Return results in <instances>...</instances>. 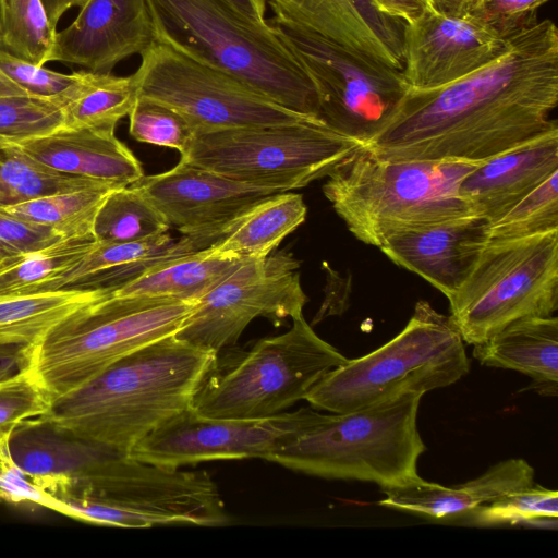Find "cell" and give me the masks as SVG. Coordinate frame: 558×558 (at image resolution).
Listing matches in <instances>:
<instances>
[{
	"label": "cell",
	"instance_id": "obj_32",
	"mask_svg": "<svg viewBox=\"0 0 558 558\" xmlns=\"http://www.w3.org/2000/svg\"><path fill=\"white\" fill-rule=\"evenodd\" d=\"M99 183L108 182L54 171L27 154L17 143L0 138V209Z\"/></svg>",
	"mask_w": 558,
	"mask_h": 558
},
{
	"label": "cell",
	"instance_id": "obj_20",
	"mask_svg": "<svg viewBox=\"0 0 558 558\" xmlns=\"http://www.w3.org/2000/svg\"><path fill=\"white\" fill-rule=\"evenodd\" d=\"M490 222L478 215L403 230L389 235L379 250L449 299L464 282L489 240Z\"/></svg>",
	"mask_w": 558,
	"mask_h": 558
},
{
	"label": "cell",
	"instance_id": "obj_3",
	"mask_svg": "<svg viewBox=\"0 0 558 558\" xmlns=\"http://www.w3.org/2000/svg\"><path fill=\"white\" fill-rule=\"evenodd\" d=\"M49 509L76 520L143 529L229 522L225 504L205 471H183L105 448L78 473L41 485Z\"/></svg>",
	"mask_w": 558,
	"mask_h": 558
},
{
	"label": "cell",
	"instance_id": "obj_46",
	"mask_svg": "<svg viewBox=\"0 0 558 558\" xmlns=\"http://www.w3.org/2000/svg\"><path fill=\"white\" fill-rule=\"evenodd\" d=\"M377 7L384 12L398 17L404 22L417 19L425 11L429 10L427 0H374Z\"/></svg>",
	"mask_w": 558,
	"mask_h": 558
},
{
	"label": "cell",
	"instance_id": "obj_34",
	"mask_svg": "<svg viewBox=\"0 0 558 558\" xmlns=\"http://www.w3.org/2000/svg\"><path fill=\"white\" fill-rule=\"evenodd\" d=\"M156 207L133 184L112 190L97 211L93 234L97 243H131L169 231Z\"/></svg>",
	"mask_w": 558,
	"mask_h": 558
},
{
	"label": "cell",
	"instance_id": "obj_45",
	"mask_svg": "<svg viewBox=\"0 0 558 558\" xmlns=\"http://www.w3.org/2000/svg\"><path fill=\"white\" fill-rule=\"evenodd\" d=\"M31 348L27 345L0 344V380L28 367Z\"/></svg>",
	"mask_w": 558,
	"mask_h": 558
},
{
	"label": "cell",
	"instance_id": "obj_18",
	"mask_svg": "<svg viewBox=\"0 0 558 558\" xmlns=\"http://www.w3.org/2000/svg\"><path fill=\"white\" fill-rule=\"evenodd\" d=\"M76 19L56 33L50 61L110 73L156 41L146 0H85Z\"/></svg>",
	"mask_w": 558,
	"mask_h": 558
},
{
	"label": "cell",
	"instance_id": "obj_40",
	"mask_svg": "<svg viewBox=\"0 0 558 558\" xmlns=\"http://www.w3.org/2000/svg\"><path fill=\"white\" fill-rule=\"evenodd\" d=\"M52 399L28 367L0 380V436L9 438L23 424L44 418Z\"/></svg>",
	"mask_w": 558,
	"mask_h": 558
},
{
	"label": "cell",
	"instance_id": "obj_26",
	"mask_svg": "<svg viewBox=\"0 0 558 558\" xmlns=\"http://www.w3.org/2000/svg\"><path fill=\"white\" fill-rule=\"evenodd\" d=\"M9 448L16 468L37 487L78 473L107 447L63 433L40 418L16 428Z\"/></svg>",
	"mask_w": 558,
	"mask_h": 558
},
{
	"label": "cell",
	"instance_id": "obj_23",
	"mask_svg": "<svg viewBox=\"0 0 558 558\" xmlns=\"http://www.w3.org/2000/svg\"><path fill=\"white\" fill-rule=\"evenodd\" d=\"M534 484V469L523 459H507L463 484L442 486L421 481L381 488L378 505L435 520L466 515L473 509Z\"/></svg>",
	"mask_w": 558,
	"mask_h": 558
},
{
	"label": "cell",
	"instance_id": "obj_6",
	"mask_svg": "<svg viewBox=\"0 0 558 558\" xmlns=\"http://www.w3.org/2000/svg\"><path fill=\"white\" fill-rule=\"evenodd\" d=\"M421 393L347 413L317 412L312 424L265 460L329 480L399 487L422 480L417 462L426 450L417 428Z\"/></svg>",
	"mask_w": 558,
	"mask_h": 558
},
{
	"label": "cell",
	"instance_id": "obj_15",
	"mask_svg": "<svg viewBox=\"0 0 558 558\" xmlns=\"http://www.w3.org/2000/svg\"><path fill=\"white\" fill-rule=\"evenodd\" d=\"M317 412L302 408L264 418H228L204 416L190 407L147 435L129 454L174 469L213 460H265L303 433Z\"/></svg>",
	"mask_w": 558,
	"mask_h": 558
},
{
	"label": "cell",
	"instance_id": "obj_27",
	"mask_svg": "<svg viewBox=\"0 0 558 558\" xmlns=\"http://www.w3.org/2000/svg\"><path fill=\"white\" fill-rule=\"evenodd\" d=\"M244 260L218 254L208 246L160 260L110 291L116 296L148 295L197 302Z\"/></svg>",
	"mask_w": 558,
	"mask_h": 558
},
{
	"label": "cell",
	"instance_id": "obj_44",
	"mask_svg": "<svg viewBox=\"0 0 558 558\" xmlns=\"http://www.w3.org/2000/svg\"><path fill=\"white\" fill-rule=\"evenodd\" d=\"M9 438L0 436V504H34L48 508V499L14 464Z\"/></svg>",
	"mask_w": 558,
	"mask_h": 558
},
{
	"label": "cell",
	"instance_id": "obj_21",
	"mask_svg": "<svg viewBox=\"0 0 558 558\" xmlns=\"http://www.w3.org/2000/svg\"><path fill=\"white\" fill-rule=\"evenodd\" d=\"M558 170V129L478 163L459 184L475 215L493 222Z\"/></svg>",
	"mask_w": 558,
	"mask_h": 558
},
{
	"label": "cell",
	"instance_id": "obj_22",
	"mask_svg": "<svg viewBox=\"0 0 558 558\" xmlns=\"http://www.w3.org/2000/svg\"><path fill=\"white\" fill-rule=\"evenodd\" d=\"M19 145L54 171L85 179L130 185L144 177L133 153L114 135V130L66 128Z\"/></svg>",
	"mask_w": 558,
	"mask_h": 558
},
{
	"label": "cell",
	"instance_id": "obj_36",
	"mask_svg": "<svg viewBox=\"0 0 558 558\" xmlns=\"http://www.w3.org/2000/svg\"><path fill=\"white\" fill-rule=\"evenodd\" d=\"M469 521L481 526L515 524H555L558 518V493L531 485L469 512Z\"/></svg>",
	"mask_w": 558,
	"mask_h": 558
},
{
	"label": "cell",
	"instance_id": "obj_41",
	"mask_svg": "<svg viewBox=\"0 0 558 558\" xmlns=\"http://www.w3.org/2000/svg\"><path fill=\"white\" fill-rule=\"evenodd\" d=\"M0 72L24 93L54 97L75 81V72L63 74L22 59L0 48Z\"/></svg>",
	"mask_w": 558,
	"mask_h": 558
},
{
	"label": "cell",
	"instance_id": "obj_33",
	"mask_svg": "<svg viewBox=\"0 0 558 558\" xmlns=\"http://www.w3.org/2000/svg\"><path fill=\"white\" fill-rule=\"evenodd\" d=\"M121 185L99 183L80 190L51 194L0 210L47 226L63 239L93 234L98 209L107 195Z\"/></svg>",
	"mask_w": 558,
	"mask_h": 558
},
{
	"label": "cell",
	"instance_id": "obj_8",
	"mask_svg": "<svg viewBox=\"0 0 558 558\" xmlns=\"http://www.w3.org/2000/svg\"><path fill=\"white\" fill-rule=\"evenodd\" d=\"M469 372L464 341L450 316L418 301L395 338L329 371L304 400L316 410L347 413L450 386Z\"/></svg>",
	"mask_w": 558,
	"mask_h": 558
},
{
	"label": "cell",
	"instance_id": "obj_24",
	"mask_svg": "<svg viewBox=\"0 0 558 558\" xmlns=\"http://www.w3.org/2000/svg\"><path fill=\"white\" fill-rule=\"evenodd\" d=\"M482 365L517 371L529 376L541 393L557 395L558 318L526 317L474 344Z\"/></svg>",
	"mask_w": 558,
	"mask_h": 558
},
{
	"label": "cell",
	"instance_id": "obj_29",
	"mask_svg": "<svg viewBox=\"0 0 558 558\" xmlns=\"http://www.w3.org/2000/svg\"><path fill=\"white\" fill-rule=\"evenodd\" d=\"M75 75L69 87L52 97L62 109L63 126L114 130L136 101L134 75L92 71H78Z\"/></svg>",
	"mask_w": 558,
	"mask_h": 558
},
{
	"label": "cell",
	"instance_id": "obj_14",
	"mask_svg": "<svg viewBox=\"0 0 558 558\" xmlns=\"http://www.w3.org/2000/svg\"><path fill=\"white\" fill-rule=\"evenodd\" d=\"M300 260L288 251L244 260L199 299L174 333L193 347L220 352L232 347L257 317L275 325L303 314L307 301L301 286Z\"/></svg>",
	"mask_w": 558,
	"mask_h": 558
},
{
	"label": "cell",
	"instance_id": "obj_38",
	"mask_svg": "<svg viewBox=\"0 0 558 558\" xmlns=\"http://www.w3.org/2000/svg\"><path fill=\"white\" fill-rule=\"evenodd\" d=\"M61 107L51 97L29 94L0 96V138L22 143L63 126Z\"/></svg>",
	"mask_w": 558,
	"mask_h": 558
},
{
	"label": "cell",
	"instance_id": "obj_49",
	"mask_svg": "<svg viewBox=\"0 0 558 558\" xmlns=\"http://www.w3.org/2000/svg\"><path fill=\"white\" fill-rule=\"evenodd\" d=\"M85 0H41L50 23L56 27L58 21L72 7H81Z\"/></svg>",
	"mask_w": 558,
	"mask_h": 558
},
{
	"label": "cell",
	"instance_id": "obj_35",
	"mask_svg": "<svg viewBox=\"0 0 558 558\" xmlns=\"http://www.w3.org/2000/svg\"><path fill=\"white\" fill-rule=\"evenodd\" d=\"M56 33L41 0H0V48L45 65L50 61Z\"/></svg>",
	"mask_w": 558,
	"mask_h": 558
},
{
	"label": "cell",
	"instance_id": "obj_19",
	"mask_svg": "<svg viewBox=\"0 0 558 558\" xmlns=\"http://www.w3.org/2000/svg\"><path fill=\"white\" fill-rule=\"evenodd\" d=\"M274 20L403 69L404 21L374 0H268Z\"/></svg>",
	"mask_w": 558,
	"mask_h": 558
},
{
	"label": "cell",
	"instance_id": "obj_5",
	"mask_svg": "<svg viewBox=\"0 0 558 558\" xmlns=\"http://www.w3.org/2000/svg\"><path fill=\"white\" fill-rule=\"evenodd\" d=\"M477 165L384 159L362 147L326 177L323 192L357 240L379 247L393 233L474 214L459 184Z\"/></svg>",
	"mask_w": 558,
	"mask_h": 558
},
{
	"label": "cell",
	"instance_id": "obj_37",
	"mask_svg": "<svg viewBox=\"0 0 558 558\" xmlns=\"http://www.w3.org/2000/svg\"><path fill=\"white\" fill-rule=\"evenodd\" d=\"M558 230V170L490 222L489 239H512Z\"/></svg>",
	"mask_w": 558,
	"mask_h": 558
},
{
	"label": "cell",
	"instance_id": "obj_28",
	"mask_svg": "<svg viewBox=\"0 0 558 558\" xmlns=\"http://www.w3.org/2000/svg\"><path fill=\"white\" fill-rule=\"evenodd\" d=\"M306 213L301 194H272L239 217L209 246L218 254L239 259L264 258L304 222Z\"/></svg>",
	"mask_w": 558,
	"mask_h": 558
},
{
	"label": "cell",
	"instance_id": "obj_7",
	"mask_svg": "<svg viewBox=\"0 0 558 558\" xmlns=\"http://www.w3.org/2000/svg\"><path fill=\"white\" fill-rule=\"evenodd\" d=\"M195 304L109 291L69 314L33 345L28 368L53 403L122 356L174 335Z\"/></svg>",
	"mask_w": 558,
	"mask_h": 558
},
{
	"label": "cell",
	"instance_id": "obj_17",
	"mask_svg": "<svg viewBox=\"0 0 558 558\" xmlns=\"http://www.w3.org/2000/svg\"><path fill=\"white\" fill-rule=\"evenodd\" d=\"M504 38L470 15L448 16L429 9L403 27L402 75L411 88L456 82L497 59Z\"/></svg>",
	"mask_w": 558,
	"mask_h": 558
},
{
	"label": "cell",
	"instance_id": "obj_43",
	"mask_svg": "<svg viewBox=\"0 0 558 558\" xmlns=\"http://www.w3.org/2000/svg\"><path fill=\"white\" fill-rule=\"evenodd\" d=\"M63 238L47 226L0 210V243L19 255L45 248Z\"/></svg>",
	"mask_w": 558,
	"mask_h": 558
},
{
	"label": "cell",
	"instance_id": "obj_12",
	"mask_svg": "<svg viewBox=\"0 0 558 558\" xmlns=\"http://www.w3.org/2000/svg\"><path fill=\"white\" fill-rule=\"evenodd\" d=\"M310 75L319 119L368 145L387 125L409 85L402 72L365 53L302 28L270 20Z\"/></svg>",
	"mask_w": 558,
	"mask_h": 558
},
{
	"label": "cell",
	"instance_id": "obj_16",
	"mask_svg": "<svg viewBox=\"0 0 558 558\" xmlns=\"http://www.w3.org/2000/svg\"><path fill=\"white\" fill-rule=\"evenodd\" d=\"M170 228L201 250L219 240L250 208L278 192L243 183L180 160L172 169L132 183Z\"/></svg>",
	"mask_w": 558,
	"mask_h": 558
},
{
	"label": "cell",
	"instance_id": "obj_4",
	"mask_svg": "<svg viewBox=\"0 0 558 558\" xmlns=\"http://www.w3.org/2000/svg\"><path fill=\"white\" fill-rule=\"evenodd\" d=\"M146 3L157 40L236 77L284 108L319 118L310 75L270 21L251 20L226 0Z\"/></svg>",
	"mask_w": 558,
	"mask_h": 558
},
{
	"label": "cell",
	"instance_id": "obj_47",
	"mask_svg": "<svg viewBox=\"0 0 558 558\" xmlns=\"http://www.w3.org/2000/svg\"><path fill=\"white\" fill-rule=\"evenodd\" d=\"M435 12L448 16H465L471 11L476 0H427Z\"/></svg>",
	"mask_w": 558,
	"mask_h": 558
},
{
	"label": "cell",
	"instance_id": "obj_13",
	"mask_svg": "<svg viewBox=\"0 0 558 558\" xmlns=\"http://www.w3.org/2000/svg\"><path fill=\"white\" fill-rule=\"evenodd\" d=\"M141 59L133 74L137 96L175 109L190 120L196 132L283 124L310 118L160 40L156 39Z\"/></svg>",
	"mask_w": 558,
	"mask_h": 558
},
{
	"label": "cell",
	"instance_id": "obj_2",
	"mask_svg": "<svg viewBox=\"0 0 558 558\" xmlns=\"http://www.w3.org/2000/svg\"><path fill=\"white\" fill-rule=\"evenodd\" d=\"M217 353L170 335L122 356L53 401L54 428L130 453L147 435L189 409Z\"/></svg>",
	"mask_w": 558,
	"mask_h": 558
},
{
	"label": "cell",
	"instance_id": "obj_48",
	"mask_svg": "<svg viewBox=\"0 0 558 558\" xmlns=\"http://www.w3.org/2000/svg\"><path fill=\"white\" fill-rule=\"evenodd\" d=\"M235 10L251 20L265 21L266 0H226Z\"/></svg>",
	"mask_w": 558,
	"mask_h": 558
},
{
	"label": "cell",
	"instance_id": "obj_10",
	"mask_svg": "<svg viewBox=\"0 0 558 558\" xmlns=\"http://www.w3.org/2000/svg\"><path fill=\"white\" fill-rule=\"evenodd\" d=\"M362 147L319 118L310 117L283 124L196 132L180 160L282 193L327 177Z\"/></svg>",
	"mask_w": 558,
	"mask_h": 558
},
{
	"label": "cell",
	"instance_id": "obj_39",
	"mask_svg": "<svg viewBox=\"0 0 558 558\" xmlns=\"http://www.w3.org/2000/svg\"><path fill=\"white\" fill-rule=\"evenodd\" d=\"M129 116L131 136L143 143L177 149L183 156L196 134L182 113L159 101L136 98Z\"/></svg>",
	"mask_w": 558,
	"mask_h": 558
},
{
	"label": "cell",
	"instance_id": "obj_51",
	"mask_svg": "<svg viewBox=\"0 0 558 558\" xmlns=\"http://www.w3.org/2000/svg\"><path fill=\"white\" fill-rule=\"evenodd\" d=\"M11 94H26L0 72V96Z\"/></svg>",
	"mask_w": 558,
	"mask_h": 558
},
{
	"label": "cell",
	"instance_id": "obj_42",
	"mask_svg": "<svg viewBox=\"0 0 558 558\" xmlns=\"http://www.w3.org/2000/svg\"><path fill=\"white\" fill-rule=\"evenodd\" d=\"M549 0H476L468 15L507 38L537 22V10Z\"/></svg>",
	"mask_w": 558,
	"mask_h": 558
},
{
	"label": "cell",
	"instance_id": "obj_25",
	"mask_svg": "<svg viewBox=\"0 0 558 558\" xmlns=\"http://www.w3.org/2000/svg\"><path fill=\"white\" fill-rule=\"evenodd\" d=\"M201 250L186 236L169 231L131 243H95L71 270L63 289L113 290L135 279L160 260Z\"/></svg>",
	"mask_w": 558,
	"mask_h": 558
},
{
	"label": "cell",
	"instance_id": "obj_30",
	"mask_svg": "<svg viewBox=\"0 0 558 558\" xmlns=\"http://www.w3.org/2000/svg\"><path fill=\"white\" fill-rule=\"evenodd\" d=\"M108 289H61L0 299V344L35 345L53 326Z\"/></svg>",
	"mask_w": 558,
	"mask_h": 558
},
{
	"label": "cell",
	"instance_id": "obj_31",
	"mask_svg": "<svg viewBox=\"0 0 558 558\" xmlns=\"http://www.w3.org/2000/svg\"><path fill=\"white\" fill-rule=\"evenodd\" d=\"M95 243L94 234H87L63 239L23 255L0 270V299L63 289L71 270Z\"/></svg>",
	"mask_w": 558,
	"mask_h": 558
},
{
	"label": "cell",
	"instance_id": "obj_1",
	"mask_svg": "<svg viewBox=\"0 0 558 558\" xmlns=\"http://www.w3.org/2000/svg\"><path fill=\"white\" fill-rule=\"evenodd\" d=\"M558 29L545 19L508 37L506 50L445 86L409 87L365 147L391 160L480 163L557 130Z\"/></svg>",
	"mask_w": 558,
	"mask_h": 558
},
{
	"label": "cell",
	"instance_id": "obj_11",
	"mask_svg": "<svg viewBox=\"0 0 558 558\" xmlns=\"http://www.w3.org/2000/svg\"><path fill=\"white\" fill-rule=\"evenodd\" d=\"M448 301L462 340L473 345L515 320L553 316L558 308V230L489 239Z\"/></svg>",
	"mask_w": 558,
	"mask_h": 558
},
{
	"label": "cell",
	"instance_id": "obj_50",
	"mask_svg": "<svg viewBox=\"0 0 558 558\" xmlns=\"http://www.w3.org/2000/svg\"><path fill=\"white\" fill-rule=\"evenodd\" d=\"M23 255L11 252L0 243V270L16 263Z\"/></svg>",
	"mask_w": 558,
	"mask_h": 558
},
{
	"label": "cell",
	"instance_id": "obj_9",
	"mask_svg": "<svg viewBox=\"0 0 558 558\" xmlns=\"http://www.w3.org/2000/svg\"><path fill=\"white\" fill-rule=\"evenodd\" d=\"M284 333L248 351L216 354L191 408L209 417L264 418L282 413L349 359L323 340L303 314Z\"/></svg>",
	"mask_w": 558,
	"mask_h": 558
}]
</instances>
